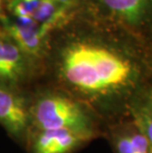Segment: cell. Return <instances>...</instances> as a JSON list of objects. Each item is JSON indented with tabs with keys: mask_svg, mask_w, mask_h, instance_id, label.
<instances>
[{
	"mask_svg": "<svg viewBox=\"0 0 152 153\" xmlns=\"http://www.w3.org/2000/svg\"><path fill=\"white\" fill-rule=\"evenodd\" d=\"M80 18L56 48V88L91 110L105 132L151 87L152 45L86 9Z\"/></svg>",
	"mask_w": 152,
	"mask_h": 153,
	"instance_id": "6da1fadb",
	"label": "cell"
},
{
	"mask_svg": "<svg viewBox=\"0 0 152 153\" xmlns=\"http://www.w3.org/2000/svg\"><path fill=\"white\" fill-rule=\"evenodd\" d=\"M29 111L36 131L67 129L93 139L104 136V126L92 111L59 88L40 94Z\"/></svg>",
	"mask_w": 152,
	"mask_h": 153,
	"instance_id": "7a4b0ae2",
	"label": "cell"
},
{
	"mask_svg": "<svg viewBox=\"0 0 152 153\" xmlns=\"http://www.w3.org/2000/svg\"><path fill=\"white\" fill-rule=\"evenodd\" d=\"M86 1V10L152 45V0Z\"/></svg>",
	"mask_w": 152,
	"mask_h": 153,
	"instance_id": "3957f363",
	"label": "cell"
},
{
	"mask_svg": "<svg viewBox=\"0 0 152 153\" xmlns=\"http://www.w3.org/2000/svg\"><path fill=\"white\" fill-rule=\"evenodd\" d=\"M0 23L6 35L29 57L42 59L46 57L51 35L33 18H8L1 16Z\"/></svg>",
	"mask_w": 152,
	"mask_h": 153,
	"instance_id": "277c9868",
	"label": "cell"
},
{
	"mask_svg": "<svg viewBox=\"0 0 152 153\" xmlns=\"http://www.w3.org/2000/svg\"><path fill=\"white\" fill-rule=\"evenodd\" d=\"M30 57L6 36H0V84L15 86L28 77Z\"/></svg>",
	"mask_w": 152,
	"mask_h": 153,
	"instance_id": "5b68a950",
	"label": "cell"
},
{
	"mask_svg": "<svg viewBox=\"0 0 152 153\" xmlns=\"http://www.w3.org/2000/svg\"><path fill=\"white\" fill-rule=\"evenodd\" d=\"M93 138L67 129L36 131L32 142V153H72Z\"/></svg>",
	"mask_w": 152,
	"mask_h": 153,
	"instance_id": "8992f818",
	"label": "cell"
},
{
	"mask_svg": "<svg viewBox=\"0 0 152 153\" xmlns=\"http://www.w3.org/2000/svg\"><path fill=\"white\" fill-rule=\"evenodd\" d=\"M0 125L10 134L21 136L30 125V111L25 100L0 84Z\"/></svg>",
	"mask_w": 152,
	"mask_h": 153,
	"instance_id": "52a82bcc",
	"label": "cell"
},
{
	"mask_svg": "<svg viewBox=\"0 0 152 153\" xmlns=\"http://www.w3.org/2000/svg\"><path fill=\"white\" fill-rule=\"evenodd\" d=\"M130 117L144 132L152 152V86L133 104L130 110Z\"/></svg>",
	"mask_w": 152,
	"mask_h": 153,
	"instance_id": "ba28073f",
	"label": "cell"
},
{
	"mask_svg": "<svg viewBox=\"0 0 152 153\" xmlns=\"http://www.w3.org/2000/svg\"><path fill=\"white\" fill-rule=\"evenodd\" d=\"M59 4L67 7L72 10H80V8H82V6L85 4L86 0H53Z\"/></svg>",
	"mask_w": 152,
	"mask_h": 153,
	"instance_id": "9c48e42d",
	"label": "cell"
},
{
	"mask_svg": "<svg viewBox=\"0 0 152 153\" xmlns=\"http://www.w3.org/2000/svg\"><path fill=\"white\" fill-rule=\"evenodd\" d=\"M1 4H2V0H0V18H1Z\"/></svg>",
	"mask_w": 152,
	"mask_h": 153,
	"instance_id": "30bf717a",
	"label": "cell"
},
{
	"mask_svg": "<svg viewBox=\"0 0 152 153\" xmlns=\"http://www.w3.org/2000/svg\"><path fill=\"white\" fill-rule=\"evenodd\" d=\"M151 86H152V60H151Z\"/></svg>",
	"mask_w": 152,
	"mask_h": 153,
	"instance_id": "8fae6325",
	"label": "cell"
}]
</instances>
